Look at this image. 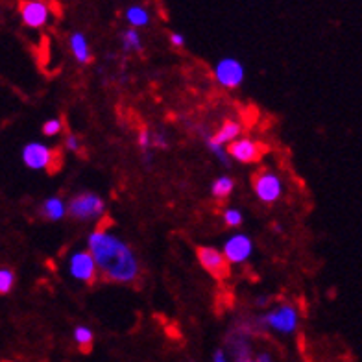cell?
<instances>
[{
  "mask_svg": "<svg viewBox=\"0 0 362 362\" xmlns=\"http://www.w3.org/2000/svg\"><path fill=\"white\" fill-rule=\"evenodd\" d=\"M216 80L222 83L224 87L229 89H235L243 83L244 80V67L243 63L233 59V57H226V59H220L218 65L215 69Z\"/></svg>",
  "mask_w": 362,
  "mask_h": 362,
  "instance_id": "cell-7",
  "label": "cell"
},
{
  "mask_svg": "<svg viewBox=\"0 0 362 362\" xmlns=\"http://www.w3.org/2000/svg\"><path fill=\"white\" fill-rule=\"evenodd\" d=\"M124 47L141 50V35L137 34V30H128V32H124Z\"/></svg>",
  "mask_w": 362,
  "mask_h": 362,
  "instance_id": "cell-20",
  "label": "cell"
},
{
  "mask_svg": "<svg viewBox=\"0 0 362 362\" xmlns=\"http://www.w3.org/2000/svg\"><path fill=\"white\" fill-rule=\"evenodd\" d=\"M24 165L32 170H48L50 174L63 167V153L59 148H48L41 143H30L23 150Z\"/></svg>",
  "mask_w": 362,
  "mask_h": 362,
  "instance_id": "cell-2",
  "label": "cell"
},
{
  "mask_svg": "<svg viewBox=\"0 0 362 362\" xmlns=\"http://www.w3.org/2000/svg\"><path fill=\"white\" fill-rule=\"evenodd\" d=\"M15 276L8 268H0V294H8L13 288Z\"/></svg>",
  "mask_w": 362,
  "mask_h": 362,
  "instance_id": "cell-18",
  "label": "cell"
},
{
  "mask_svg": "<svg viewBox=\"0 0 362 362\" xmlns=\"http://www.w3.org/2000/svg\"><path fill=\"white\" fill-rule=\"evenodd\" d=\"M264 324L279 333H292L298 325V313L291 305H283L264 316Z\"/></svg>",
  "mask_w": 362,
  "mask_h": 362,
  "instance_id": "cell-10",
  "label": "cell"
},
{
  "mask_svg": "<svg viewBox=\"0 0 362 362\" xmlns=\"http://www.w3.org/2000/svg\"><path fill=\"white\" fill-rule=\"evenodd\" d=\"M41 213L48 220H59L67 215V207L59 198H48L43 207H41Z\"/></svg>",
  "mask_w": 362,
  "mask_h": 362,
  "instance_id": "cell-14",
  "label": "cell"
},
{
  "mask_svg": "<svg viewBox=\"0 0 362 362\" xmlns=\"http://www.w3.org/2000/svg\"><path fill=\"white\" fill-rule=\"evenodd\" d=\"M21 19L30 28H41L50 19V8L45 2L32 0V2H21L19 6Z\"/></svg>",
  "mask_w": 362,
  "mask_h": 362,
  "instance_id": "cell-9",
  "label": "cell"
},
{
  "mask_svg": "<svg viewBox=\"0 0 362 362\" xmlns=\"http://www.w3.org/2000/svg\"><path fill=\"white\" fill-rule=\"evenodd\" d=\"M237 362H253V361L248 357V358H243V361H237Z\"/></svg>",
  "mask_w": 362,
  "mask_h": 362,
  "instance_id": "cell-26",
  "label": "cell"
},
{
  "mask_svg": "<svg viewBox=\"0 0 362 362\" xmlns=\"http://www.w3.org/2000/svg\"><path fill=\"white\" fill-rule=\"evenodd\" d=\"M170 43L174 45V47H183V45H185V37L180 34H170Z\"/></svg>",
  "mask_w": 362,
  "mask_h": 362,
  "instance_id": "cell-24",
  "label": "cell"
},
{
  "mask_svg": "<svg viewBox=\"0 0 362 362\" xmlns=\"http://www.w3.org/2000/svg\"><path fill=\"white\" fill-rule=\"evenodd\" d=\"M268 152L267 144H262L261 141H252V139H237L233 143H229L228 153L233 159L240 163H257L261 161L262 156Z\"/></svg>",
  "mask_w": 362,
  "mask_h": 362,
  "instance_id": "cell-5",
  "label": "cell"
},
{
  "mask_svg": "<svg viewBox=\"0 0 362 362\" xmlns=\"http://www.w3.org/2000/svg\"><path fill=\"white\" fill-rule=\"evenodd\" d=\"M196 255H198V261H200L202 267L209 272L216 281H224V279L231 276V264L226 261L222 252H218L216 248L200 246V248L196 250Z\"/></svg>",
  "mask_w": 362,
  "mask_h": 362,
  "instance_id": "cell-4",
  "label": "cell"
},
{
  "mask_svg": "<svg viewBox=\"0 0 362 362\" xmlns=\"http://www.w3.org/2000/svg\"><path fill=\"white\" fill-rule=\"evenodd\" d=\"M63 129V122L59 119H52V120H47L43 126V134L47 135V137H54V135H57L59 132Z\"/></svg>",
  "mask_w": 362,
  "mask_h": 362,
  "instance_id": "cell-19",
  "label": "cell"
},
{
  "mask_svg": "<svg viewBox=\"0 0 362 362\" xmlns=\"http://www.w3.org/2000/svg\"><path fill=\"white\" fill-rule=\"evenodd\" d=\"M252 250L253 244L250 240V237H246V235H233L224 244V253L222 255H224L229 264H233V262L246 261L252 255Z\"/></svg>",
  "mask_w": 362,
  "mask_h": 362,
  "instance_id": "cell-11",
  "label": "cell"
},
{
  "mask_svg": "<svg viewBox=\"0 0 362 362\" xmlns=\"http://www.w3.org/2000/svg\"><path fill=\"white\" fill-rule=\"evenodd\" d=\"M71 274L78 281H83L87 285H93L96 281V264L95 259L89 252H78L71 257Z\"/></svg>",
  "mask_w": 362,
  "mask_h": 362,
  "instance_id": "cell-8",
  "label": "cell"
},
{
  "mask_svg": "<svg viewBox=\"0 0 362 362\" xmlns=\"http://www.w3.org/2000/svg\"><path fill=\"white\" fill-rule=\"evenodd\" d=\"M231 191H233V180L231 177L222 176L213 183V196L218 198V200L220 198H228Z\"/></svg>",
  "mask_w": 362,
  "mask_h": 362,
  "instance_id": "cell-17",
  "label": "cell"
},
{
  "mask_svg": "<svg viewBox=\"0 0 362 362\" xmlns=\"http://www.w3.org/2000/svg\"><path fill=\"white\" fill-rule=\"evenodd\" d=\"M2 362H13V361H2Z\"/></svg>",
  "mask_w": 362,
  "mask_h": 362,
  "instance_id": "cell-27",
  "label": "cell"
},
{
  "mask_svg": "<svg viewBox=\"0 0 362 362\" xmlns=\"http://www.w3.org/2000/svg\"><path fill=\"white\" fill-rule=\"evenodd\" d=\"M71 50L74 54L80 63H89L90 62V54H89V45H87L86 35L76 32V34H72L71 37Z\"/></svg>",
  "mask_w": 362,
  "mask_h": 362,
  "instance_id": "cell-13",
  "label": "cell"
},
{
  "mask_svg": "<svg viewBox=\"0 0 362 362\" xmlns=\"http://www.w3.org/2000/svg\"><path fill=\"white\" fill-rule=\"evenodd\" d=\"M150 143H152V135L148 134L146 128H143L141 132H139V146L146 150V148L150 146Z\"/></svg>",
  "mask_w": 362,
  "mask_h": 362,
  "instance_id": "cell-22",
  "label": "cell"
},
{
  "mask_svg": "<svg viewBox=\"0 0 362 362\" xmlns=\"http://www.w3.org/2000/svg\"><path fill=\"white\" fill-rule=\"evenodd\" d=\"M126 19L132 26L139 28V26H146L148 21H150V15H148L143 6H132V8L126 10Z\"/></svg>",
  "mask_w": 362,
  "mask_h": 362,
  "instance_id": "cell-15",
  "label": "cell"
},
{
  "mask_svg": "<svg viewBox=\"0 0 362 362\" xmlns=\"http://www.w3.org/2000/svg\"><path fill=\"white\" fill-rule=\"evenodd\" d=\"M67 148L72 150V152H78V148H80V143H78V139L74 135H69L67 137Z\"/></svg>",
  "mask_w": 362,
  "mask_h": 362,
  "instance_id": "cell-23",
  "label": "cell"
},
{
  "mask_svg": "<svg viewBox=\"0 0 362 362\" xmlns=\"http://www.w3.org/2000/svg\"><path fill=\"white\" fill-rule=\"evenodd\" d=\"M224 222L228 226H231V228H235V226H240L243 224V213L237 209H228L224 213Z\"/></svg>",
  "mask_w": 362,
  "mask_h": 362,
  "instance_id": "cell-21",
  "label": "cell"
},
{
  "mask_svg": "<svg viewBox=\"0 0 362 362\" xmlns=\"http://www.w3.org/2000/svg\"><path fill=\"white\" fill-rule=\"evenodd\" d=\"M105 205L100 196L93 194V192H81L74 196L69 204V215L78 220H90L100 216L104 213Z\"/></svg>",
  "mask_w": 362,
  "mask_h": 362,
  "instance_id": "cell-3",
  "label": "cell"
},
{
  "mask_svg": "<svg viewBox=\"0 0 362 362\" xmlns=\"http://www.w3.org/2000/svg\"><path fill=\"white\" fill-rule=\"evenodd\" d=\"M215 362H228V358H226V353L222 351V349H218V351L215 353Z\"/></svg>",
  "mask_w": 362,
  "mask_h": 362,
  "instance_id": "cell-25",
  "label": "cell"
},
{
  "mask_svg": "<svg viewBox=\"0 0 362 362\" xmlns=\"http://www.w3.org/2000/svg\"><path fill=\"white\" fill-rule=\"evenodd\" d=\"M110 218L102 220L89 237V253L105 279L115 283H134L139 276V262L124 240L105 231Z\"/></svg>",
  "mask_w": 362,
  "mask_h": 362,
  "instance_id": "cell-1",
  "label": "cell"
},
{
  "mask_svg": "<svg viewBox=\"0 0 362 362\" xmlns=\"http://www.w3.org/2000/svg\"><path fill=\"white\" fill-rule=\"evenodd\" d=\"M74 340H76V344L80 346L81 351H89L90 346H93V342H95V334H93V331H90L89 327H86V325H78L76 329H74Z\"/></svg>",
  "mask_w": 362,
  "mask_h": 362,
  "instance_id": "cell-16",
  "label": "cell"
},
{
  "mask_svg": "<svg viewBox=\"0 0 362 362\" xmlns=\"http://www.w3.org/2000/svg\"><path fill=\"white\" fill-rule=\"evenodd\" d=\"M240 132H243V126L238 124V122H235V120H226L224 124H222V128H220L209 141L213 144H216V146H222V144L226 143H233V141H237Z\"/></svg>",
  "mask_w": 362,
  "mask_h": 362,
  "instance_id": "cell-12",
  "label": "cell"
},
{
  "mask_svg": "<svg viewBox=\"0 0 362 362\" xmlns=\"http://www.w3.org/2000/svg\"><path fill=\"white\" fill-rule=\"evenodd\" d=\"M253 191L259 200L264 204H272V202L279 200V196H281V180L274 172L261 170L253 176Z\"/></svg>",
  "mask_w": 362,
  "mask_h": 362,
  "instance_id": "cell-6",
  "label": "cell"
}]
</instances>
